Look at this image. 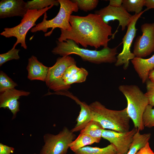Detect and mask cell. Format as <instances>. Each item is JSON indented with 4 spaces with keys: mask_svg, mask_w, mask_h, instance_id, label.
<instances>
[{
    "mask_svg": "<svg viewBox=\"0 0 154 154\" xmlns=\"http://www.w3.org/2000/svg\"><path fill=\"white\" fill-rule=\"evenodd\" d=\"M70 23V30L60 29L61 34L57 38L58 41L70 39L84 48L90 46L97 49L101 46H107L110 40L109 37L113 35L112 27L95 14L85 16L71 15Z\"/></svg>",
    "mask_w": 154,
    "mask_h": 154,
    "instance_id": "1",
    "label": "cell"
},
{
    "mask_svg": "<svg viewBox=\"0 0 154 154\" xmlns=\"http://www.w3.org/2000/svg\"><path fill=\"white\" fill-rule=\"evenodd\" d=\"M56 46L52 50L55 55L62 56L75 54L79 56L84 61L96 64L115 63L117 60V46L112 48L104 47L100 50H90L80 47L73 40L67 39L59 42L56 41Z\"/></svg>",
    "mask_w": 154,
    "mask_h": 154,
    "instance_id": "2",
    "label": "cell"
},
{
    "mask_svg": "<svg viewBox=\"0 0 154 154\" xmlns=\"http://www.w3.org/2000/svg\"><path fill=\"white\" fill-rule=\"evenodd\" d=\"M93 120L99 123L104 129L118 132L129 131L130 118L127 108L120 110L109 109L96 101L89 105Z\"/></svg>",
    "mask_w": 154,
    "mask_h": 154,
    "instance_id": "3",
    "label": "cell"
},
{
    "mask_svg": "<svg viewBox=\"0 0 154 154\" xmlns=\"http://www.w3.org/2000/svg\"><path fill=\"white\" fill-rule=\"evenodd\" d=\"M118 88L126 99L127 113L133 121L134 127L137 131L143 130L145 127L143 116L147 106L149 104L148 98L135 85H121Z\"/></svg>",
    "mask_w": 154,
    "mask_h": 154,
    "instance_id": "4",
    "label": "cell"
},
{
    "mask_svg": "<svg viewBox=\"0 0 154 154\" xmlns=\"http://www.w3.org/2000/svg\"><path fill=\"white\" fill-rule=\"evenodd\" d=\"M60 5L59 11L53 19L47 20V13L44 14L42 21L36 25L30 30L32 33L42 31L46 33L48 29L51 28L49 32L44 34L45 37L49 36L53 30L56 28L61 29L70 30L71 26L70 23V16L73 12H77L78 8L76 3L69 0H58Z\"/></svg>",
    "mask_w": 154,
    "mask_h": 154,
    "instance_id": "5",
    "label": "cell"
},
{
    "mask_svg": "<svg viewBox=\"0 0 154 154\" xmlns=\"http://www.w3.org/2000/svg\"><path fill=\"white\" fill-rule=\"evenodd\" d=\"M53 6L52 5L39 10H28L18 25L12 28H4V31L0 33V35L6 38L14 37L16 38L17 41L12 48H15L16 46L20 43L21 46L26 49L27 46L25 42V38L28 32L36 25L35 23L37 20Z\"/></svg>",
    "mask_w": 154,
    "mask_h": 154,
    "instance_id": "6",
    "label": "cell"
},
{
    "mask_svg": "<svg viewBox=\"0 0 154 154\" xmlns=\"http://www.w3.org/2000/svg\"><path fill=\"white\" fill-rule=\"evenodd\" d=\"M76 137L71 130L65 127L57 134H46L43 136L44 144L39 154H66L70 144Z\"/></svg>",
    "mask_w": 154,
    "mask_h": 154,
    "instance_id": "7",
    "label": "cell"
},
{
    "mask_svg": "<svg viewBox=\"0 0 154 154\" xmlns=\"http://www.w3.org/2000/svg\"><path fill=\"white\" fill-rule=\"evenodd\" d=\"M74 64H76V62L69 56L58 58L54 65L48 67L45 82L49 89L56 92L67 91L70 88L65 85L62 77L67 68Z\"/></svg>",
    "mask_w": 154,
    "mask_h": 154,
    "instance_id": "8",
    "label": "cell"
},
{
    "mask_svg": "<svg viewBox=\"0 0 154 154\" xmlns=\"http://www.w3.org/2000/svg\"><path fill=\"white\" fill-rule=\"evenodd\" d=\"M146 11L145 9L139 14H135L133 15L131 21L127 27L126 33L122 39L123 48L121 52L117 56V60L115 63L116 66L123 65V69L126 70L129 66V60L135 57L133 53L131 52L130 48L137 30L135 27V25L139 18Z\"/></svg>",
    "mask_w": 154,
    "mask_h": 154,
    "instance_id": "9",
    "label": "cell"
},
{
    "mask_svg": "<svg viewBox=\"0 0 154 154\" xmlns=\"http://www.w3.org/2000/svg\"><path fill=\"white\" fill-rule=\"evenodd\" d=\"M141 29L142 34L136 39L133 53L135 57L142 58L154 51V23L143 24Z\"/></svg>",
    "mask_w": 154,
    "mask_h": 154,
    "instance_id": "10",
    "label": "cell"
},
{
    "mask_svg": "<svg viewBox=\"0 0 154 154\" xmlns=\"http://www.w3.org/2000/svg\"><path fill=\"white\" fill-rule=\"evenodd\" d=\"M137 131L135 127L131 130L125 132L104 129L102 137L114 145L117 150V154H126Z\"/></svg>",
    "mask_w": 154,
    "mask_h": 154,
    "instance_id": "11",
    "label": "cell"
},
{
    "mask_svg": "<svg viewBox=\"0 0 154 154\" xmlns=\"http://www.w3.org/2000/svg\"><path fill=\"white\" fill-rule=\"evenodd\" d=\"M94 13L99 15L103 21L108 25L110 21L117 20L119 22L118 27L121 26L122 31L129 24L133 16L122 5L120 7H114L108 5L95 11Z\"/></svg>",
    "mask_w": 154,
    "mask_h": 154,
    "instance_id": "12",
    "label": "cell"
},
{
    "mask_svg": "<svg viewBox=\"0 0 154 154\" xmlns=\"http://www.w3.org/2000/svg\"><path fill=\"white\" fill-rule=\"evenodd\" d=\"M30 94L29 92L15 88L1 93H0V108H8L13 114L12 119H14L17 113L20 111V102L18 99L21 96H28Z\"/></svg>",
    "mask_w": 154,
    "mask_h": 154,
    "instance_id": "13",
    "label": "cell"
},
{
    "mask_svg": "<svg viewBox=\"0 0 154 154\" xmlns=\"http://www.w3.org/2000/svg\"><path fill=\"white\" fill-rule=\"evenodd\" d=\"M28 9L27 2L23 0H2L0 2V18L14 16L22 18Z\"/></svg>",
    "mask_w": 154,
    "mask_h": 154,
    "instance_id": "14",
    "label": "cell"
},
{
    "mask_svg": "<svg viewBox=\"0 0 154 154\" xmlns=\"http://www.w3.org/2000/svg\"><path fill=\"white\" fill-rule=\"evenodd\" d=\"M48 67L39 61L36 57L33 55L28 59L27 67V78L31 80H35L45 82Z\"/></svg>",
    "mask_w": 154,
    "mask_h": 154,
    "instance_id": "15",
    "label": "cell"
},
{
    "mask_svg": "<svg viewBox=\"0 0 154 154\" xmlns=\"http://www.w3.org/2000/svg\"><path fill=\"white\" fill-rule=\"evenodd\" d=\"M131 61L142 83L146 82L150 72L154 69V54L147 59L135 57Z\"/></svg>",
    "mask_w": 154,
    "mask_h": 154,
    "instance_id": "16",
    "label": "cell"
},
{
    "mask_svg": "<svg viewBox=\"0 0 154 154\" xmlns=\"http://www.w3.org/2000/svg\"><path fill=\"white\" fill-rule=\"evenodd\" d=\"M80 106V110L76 120V123L71 130L73 133L80 131L92 119V116L89 105L80 101L77 98L75 100Z\"/></svg>",
    "mask_w": 154,
    "mask_h": 154,
    "instance_id": "17",
    "label": "cell"
},
{
    "mask_svg": "<svg viewBox=\"0 0 154 154\" xmlns=\"http://www.w3.org/2000/svg\"><path fill=\"white\" fill-rule=\"evenodd\" d=\"M137 130L133 136V141L126 154H136L149 142L151 137L150 133L141 134Z\"/></svg>",
    "mask_w": 154,
    "mask_h": 154,
    "instance_id": "18",
    "label": "cell"
},
{
    "mask_svg": "<svg viewBox=\"0 0 154 154\" xmlns=\"http://www.w3.org/2000/svg\"><path fill=\"white\" fill-rule=\"evenodd\" d=\"M74 153V154H117V150L114 145L110 143L103 148L86 146Z\"/></svg>",
    "mask_w": 154,
    "mask_h": 154,
    "instance_id": "19",
    "label": "cell"
},
{
    "mask_svg": "<svg viewBox=\"0 0 154 154\" xmlns=\"http://www.w3.org/2000/svg\"><path fill=\"white\" fill-rule=\"evenodd\" d=\"M104 129L99 123L92 120L80 131V133L87 135L100 141Z\"/></svg>",
    "mask_w": 154,
    "mask_h": 154,
    "instance_id": "20",
    "label": "cell"
},
{
    "mask_svg": "<svg viewBox=\"0 0 154 154\" xmlns=\"http://www.w3.org/2000/svg\"><path fill=\"white\" fill-rule=\"evenodd\" d=\"M100 142L87 135L80 133L69 145V148L74 153L88 145Z\"/></svg>",
    "mask_w": 154,
    "mask_h": 154,
    "instance_id": "21",
    "label": "cell"
},
{
    "mask_svg": "<svg viewBox=\"0 0 154 154\" xmlns=\"http://www.w3.org/2000/svg\"><path fill=\"white\" fill-rule=\"evenodd\" d=\"M28 10L42 9L50 6H58L60 4L58 0H33L27 2Z\"/></svg>",
    "mask_w": 154,
    "mask_h": 154,
    "instance_id": "22",
    "label": "cell"
},
{
    "mask_svg": "<svg viewBox=\"0 0 154 154\" xmlns=\"http://www.w3.org/2000/svg\"><path fill=\"white\" fill-rule=\"evenodd\" d=\"M145 0H123L122 5L128 13L139 14L144 6Z\"/></svg>",
    "mask_w": 154,
    "mask_h": 154,
    "instance_id": "23",
    "label": "cell"
},
{
    "mask_svg": "<svg viewBox=\"0 0 154 154\" xmlns=\"http://www.w3.org/2000/svg\"><path fill=\"white\" fill-rule=\"evenodd\" d=\"M88 75V72L84 68H80L78 72L64 80V82L66 86L70 88L71 85L74 83L85 82Z\"/></svg>",
    "mask_w": 154,
    "mask_h": 154,
    "instance_id": "24",
    "label": "cell"
},
{
    "mask_svg": "<svg viewBox=\"0 0 154 154\" xmlns=\"http://www.w3.org/2000/svg\"><path fill=\"white\" fill-rule=\"evenodd\" d=\"M18 85L5 72L2 71L0 72V93L8 90L15 88Z\"/></svg>",
    "mask_w": 154,
    "mask_h": 154,
    "instance_id": "25",
    "label": "cell"
},
{
    "mask_svg": "<svg viewBox=\"0 0 154 154\" xmlns=\"http://www.w3.org/2000/svg\"><path fill=\"white\" fill-rule=\"evenodd\" d=\"M71 1L76 3L79 9L86 12L95 9L99 2L98 0H72Z\"/></svg>",
    "mask_w": 154,
    "mask_h": 154,
    "instance_id": "26",
    "label": "cell"
},
{
    "mask_svg": "<svg viewBox=\"0 0 154 154\" xmlns=\"http://www.w3.org/2000/svg\"><path fill=\"white\" fill-rule=\"evenodd\" d=\"M149 104L146 107L143 116V121L145 127H154V108Z\"/></svg>",
    "mask_w": 154,
    "mask_h": 154,
    "instance_id": "27",
    "label": "cell"
},
{
    "mask_svg": "<svg viewBox=\"0 0 154 154\" xmlns=\"http://www.w3.org/2000/svg\"><path fill=\"white\" fill-rule=\"evenodd\" d=\"M20 50L19 49L12 48L7 52L0 54V66L9 60L15 59L18 60L20 57L19 52Z\"/></svg>",
    "mask_w": 154,
    "mask_h": 154,
    "instance_id": "28",
    "label": "cell"
},
{
    "mask_svg": "<svg viewBox=\"0 0 154 154\" xmlns=\"http://www.w3.org/2000/svg\"><path fill=\"white\" fill-rule=\"evenodd\" d=\"M147 91L145 94L148 99L149 104L154 106V82L148 79L146 82Z\"/></svg>",
    "mask_w": 154,
    "mask_h": 154,
    "instance_id": "29",
    "label": "cell"
},
{
    "mask_svg": "<svg viewBox=\"0 0 154 154\" xmlns=\"http://www.w3.org/2000/svg\"><path fill=\"white\" fill-rule=\"evenodd\" d=\"M80 68L77 67L76 64H74L69 66L65 70L62 77V80H64L72 76L78 72Z\"/></svg>",
    "mask_w": 154,
    "mask_h": 154,
    "instance_id": "30",
    "label": "cell"
},
{
    "mask_svg": "<svg viewBox=\"0 0 154 154\" xmlns=\"http://www.w3.org/2000/svg\"><path fill=\"white\" fill-rule=\"evenodd\" d=\"M14 150L13 147L0 143V154H11L13 152Z\"/></svg>",
    "mask_w": 154,
    "mask_h": 154,
    "instance_id": "31",
    "label": "cell"
},
{
    "mask_svg": "<svg viewBox=\"0 0 154 154\" xmlns=\"http://www.w3.org/2000/svg\"><path fill=\"white\" fill-rule=\"evenodd\" d=\"M136 154H154V152L150 147L149 142L141 149Z\"/></svg>",
    "mask_w": 154,
    "mask_h": 154,
    "instance_id": "32",
    "label": "cell"
},
{
    "mask_svg": "<svg viewBox=\"0 0 154 154\" xmlns=\"http://www.w3.org/2000/svg\"><path fill=\"white\" fill-rule=\"evenodd\" d=\"M123 0H110L109 5L114 7H120L122 6Z\"/></svg>",
    "mask_w": 154,
    "mask_h": 154,
    "instance_id": "33",
    "label": "cell"
},
{
    "mask_svg": "<svg viewBox=\"0 0 154 154\" xmlns=\"http://www.w3.org/2000/svg\"><path fill=\"white\" fill-rule=\"evenodd\" d=\"M144 6L146 7V10L154 9V0H145Z\"/></svg>",
    "mask_w": 154,
    "mask_h": 154,
    "instance_id": "34",
    "label": "cell"
},
{
    "mask_svg": "<svg viewBox=\"0 0 154 154\" xmlns=\"http://www.w3.org/2000/svg\"><path fill=\"white\" fill-rule=\"evenodd\" d=\"M149 79L154 82V69L150 72L149 76Z\"/></svg>",
    "mask_w": 154,
    "mask_h": 154,
    "instance_id": "35",
    "label": "cell"
},
{
    "mask_svg": "<svg viewBox=\"0 0 154 154\" xmlns=\"http://www.w3.org/2000/svg\"><path fill=\"white\" fill-rule=\"evenodd\" d=\"M34 154H36V153H34Z\"/></svg>",
    "mask_w": 154,
    "mask_h": 154,
    "instance_id": "36",
    "label": "cell"
}]
</instances>
